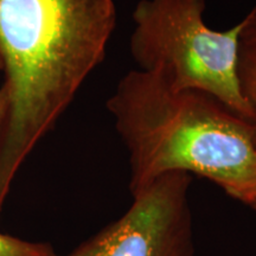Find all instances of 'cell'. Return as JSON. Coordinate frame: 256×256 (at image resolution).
<instances>
[{
  "instance_id": "6da1fadb",
  "label": "cell",
  "mask_w": 256,
  "mask_h": 256,
  "mask_svg": "<svg viewBox=\"0 0 256 256\" xmlns=\"http://www.w3.org/2000/svg\"><path fill=\"white\" fill-rule=\"evenodd\" d=\"M114 0H0V212L16 172L104 60Z\"/></svg>"
},
{
  "instance_id": "7a4b0ae2",
  "label": "cell",
  "mask_w": 256,
  "mask_h": 256,
  "mask_svg": "<svg viewBox=\"0 0 256 256\" xmlns=\"http://www.w3.org/2000/svg\"><path fill=\"white\" fill-rule=\"evenodd\" d=\"M107 108L130 152L132 194L162 176L186 172L236 198L250 178L254 124L206 92L174 90L151 74L132 70Z\"/></svg>"
},
{
  "instance_id": "3957f363",
  "label": "cell",
  "mask_w": 256,
  "mask_h": 256,
  "mask_svg": "<svg viewBox=\"0 0 256 256\" xmlns=\"http://www.w3.org/2000/svg\"><path fill=\"white\" fill-rule=\"evenodd\" d=\"M206 0H140L132 18L130 55L139 70L174 90H198L252 122L238 76L243 22L216 31L204 20Z\"/></svg>"
},
{
  "instance_id": "277c9868",
  "label": "cell",
  "mask_w": 256,
  "mask_h": 256,
  "mask_svg": "<svg viewBox=\"0 0 256 256\" xmlns=\"http://www.w3.org/2000/svg\"><path fill=\"white\" fill-rule=\"evenodd\" d=\"M190 185L186 172L162 176L133 194L119 220L68 256H194Z\"/></svg>"
},
{
  "instance_id": "5b68a950",
  "label": "cell",
  "mask_w": 256,
  "mask_h": 256,
  "mask_svg": "<svg viewBox=\"0 0 256 256\" xmlns=\"http://www.w3.org/2000/svg\"><path fill=\"white\" fill-rule=\"evenodd\" d=\"M238 76L241 90L254 112V124L256 136V46L254 44H240Z\"/></svg>"
},
{
  "instance_id": "8992f818",
  "label": "cell",
  "mask_w": 256,
  "mask_h": 256,
  "mask_svg": "<svg viewBox=\"0 0 256 256\" xmlns=\"http://www.w3.org/2000/svg\"><path fill=\"white\" fill-rule=\"evenodd\" d=\"M0 256H57L46 243L23 241L0 232Z\"/></svg>"
},
{
  "instance_id": "52a82bcc",
  "label": "cell",
  "mask_w": 256,
  "mask_h": 256,
  "mask_svg": "<svg viewBox=\"0 0 256 256\" xmlns=\"http://www.w3.org/2000/svg\"><path fill=\"white\" fill-rule=\"evenodd\" d=\"M243 30L241 34V42L256 46V6L242 19Z\"/></svg>"
},
{
  "instance_id": "ba28073f",
  "label": "cell",
  "mask_w": 256,
  "mask_h": 256,
  "mask_svg": "<svg viewBox=\"0 0 256 256\" xmlns=\"http://www.w3.org/2000/svg\"><path fill=\"white\" fill-rule=\"evenodd\" d=\"M235 200L247 204L248 206L256 202V162L254 168H252L250 178L248 179L247 184L244 185V188H242Z\"/></svg>"
},
{
  "instance_id": "9c48e42d",
  "label": "cell",
  "mask_w": 256,
  "mask_h": 256,
  "mask_svg": "<svg viewBox=\"0 0 256 256\" xmlns=\"http://www.w3.org/2000/svg\"><path fill=\"white\" fill-rule=\"evenodd\" d=\"M0 72H2V63H0ZM5 110H6V104H5V96L4 92L0 87V134L2 130V124H4L5 120Z\"/></svg>"
},
{
  "instance_id": "30bf717a",
  "label": "cell",
  "mask_w": 256,
  "mask_h": 256,
  "mask_svg": "<svg viewBox=\"0 0 256 256\" xmlns=\"http://www.w3.org/2000/svg\"><path fill=\"white\" fill-rule=\"evenodd\" d=\"M250 206V208H252V209H254V210L256 211V202H255V203H252V204H250V206Z\"/></svg>"
}]
</instances>
